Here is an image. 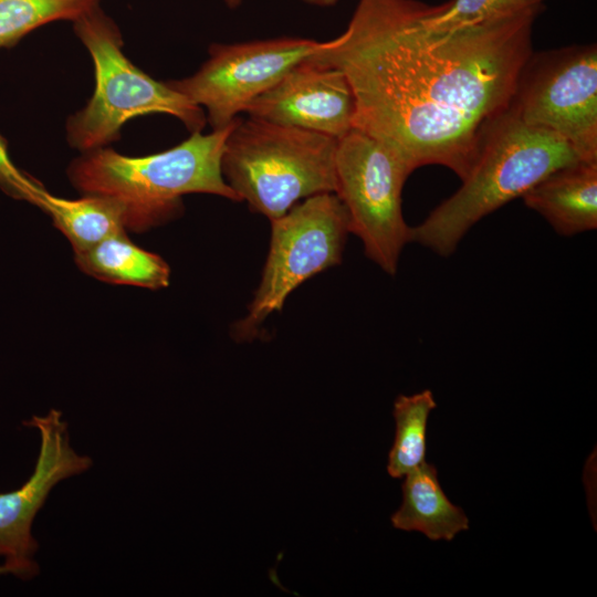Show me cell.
Masks as SVG:
<instances>
[{
  "mask_svg": "<svg viewBox=\"0 0 597 597\" xmlns=\"http://www.w3.org/2000/svg\"><path fill=\"white\" fill-rule=\"evenodd\" d=\"M429 10L416 0H360L347 29L307 60L344 73L353 127L411 172L440 165L463 179L482 133L510 107L540 10L453 29L431 25Z\"/></svg>",
  "mask_w": 597,
  "mask_h": 597,
  "instance_id": "obj_1",
  "label": "cell"
},
{
  "mask_svg": "<svg viewBox=\"0 0 597 597\" xmlns=\"http://www.w3.org/2000/svg\"><path fill=\"white\" fill-rule=\"evenodd\" d=\"M238 118L209 134L190 133L180 144L151 155L126 156L109 146L81 153L67 167L69 180L81 195L118 201L125 209L127 230L133 232L179 217L182 196L188 193L240 202L221 171L226 139Z\"/></svg>",
  "mask_w": 597,
  "mask_h": 597,
  "instance_id": "obj_2",
  "label": "cell"
},
{
  "mask_svg": "<svg viewBox=\"0 0 597 597\" xmlns=\"http://www.w3.org/2000/svg\"><path fill=\"white\" fill-rule=\"evenodd\" d=\"M578 160L565 139L525 124L510 106L482 133L460 188L410 227V242L449 256L481 219L522 198L554 170Z\"/></svg>",
  "mask_w": 597,
  "mask_h": 597,
  "instance_id": "obj_3",
  "label": "cell"
},
{
  "mask_svg": "<svg viewBox=\"0 0 597 597\" xmlns=\"http://www.w3.org/2000/svg\"><path fill=\"white\" fill-rule=\"evenodd\" d=\"M337 140L248 116L229 133L221 171L240 201L273 220L301 200L335 191Z\"/></svg>",
  "mask_w": 597,
  "mask_h": 597,
  "instance_id": "obj_4",
  "label": "cell"
},
{
  "mask_svg": "<svg viewBox=\"0 0 597 597\" xmlns=\"http://www.w3.org/2000/svg\"><path fill=\"white\" fill-rule=\"evenodd\" d=\"M73 29L94 63L95 88L85 106L66 121L72 148L85 153L107 147L121 138L126 122L148 114L174 116L190 133L203 129L205 111L130 62L118 27L100 6L75 20Z\"/></svg>",
  "mask_w": 597,
  "mask_h": 597,
  "instance_id": "obj_5",
  "label": "cell"
},
{
  "mask_svg": "<svg viewBox=\"0 0 597 597\" xmlns=\"http://www.w3.org/2000/svg\"><path fill=\"white\" fill-rule=\"evenodd\" d=\"M271 238L262 276L248 312L232 327L239 342L251 341L287 296L310 277L342 262L348 216L334 192L311 196L270 220Z\"/></svg>",
  "mask_w": 597,
  "mask_h": 597,
  "instance_id": "obj_6",
  "label": "cell"
},
{
  "mask_svg": "<svg viewBox=\"0 0 597 597\" xmlns=\"http://www.w3.org/2000/svg\"><path fill=\"white\" fill-rule=\"evenodd\" d=\"M411 171L377 138L352 128L337 140L335 191L344 205L349 232L363 243L366 256L389 275L410 242L401 209V192Z\"/></svg>",
  "mask_w": 597,
  "mask_h": 597,
  "instance_id": "obj_7",
  "label": "cell"
},
{
  "mask_svg": "<svg viewBox=\"0 0 597 597\" xmlns=\"http://www.w3.org/2000/svg\"><path fill=\"white\" fill-rule=\"evenodd\" d=\"M510 106L525 124L565 139L582 160H597L596 45L532 53Z\"/></svg>",
  "mask_w": 597,
  "mask_h": 597,
  "instance_id": "obj_8",
  "label": "cell"
},
{
  "mask_svg": "<svg viewBox=\"0 0 597 597\" xmlns=\"http://www.w3.org/2000/svg\"><path fill=\"white\" fill-rule=\"evenodd\" d=\"M327 41L282 36L213 43L192 75L167 83L200 106L212 129L228 126L249 104Z\"/></svg>",
  "mask_w": 597,
  "mask_h": 597,
  "instance_id": "obj_9",
  "label": "cell"
},
{
  "mask_svg": "<svg viewBox=\"0 0 597 597\" xmlns=\"http://www.w3.org/2000/svg\"><path fill=\"white\" fill-rule=\"evenodd\" d=\"M23 426L38 430L40 451L33 473L17 490L0 493V556L15 564H31L39 549L32 524L53 488L86 472L93 459L77 453L70 443L69 426L61 410L32 416Z\"/></svg>",
  "mask_w": 597,
  "mask_h": 597,
  "instance_id": "obj_10",
  "label": "cell"
},
{
  "mask_svg": "<svg viewBox=\"0 0 597 597\" xmlns=\"http://www.w3.org/2000/svg\"><path fill=\"white\" fill-rule=\"evenodd\" d=\"M244 113L339 139L353 128L355 98L342 71L305 59L252 101Z\"/></svg>",
  "mask_w": 597,
  "mask_h": 597,
  "instance_id": "obj_11",
  "label": "cell"
},
{
  "mask_svg": "<svg viewBox=\"0 0 597 597\" xmlns=\"http://www.w3.org/2000/svg\"><path fill=\"white\" fill-rule=\"evenodd\" d=\"M524 203L564 237L597 228V160L551 172L523 195Z\"/></svg>",
  "mask_w": 597,
  "mask_h": 597,
  "instance_id": "obj_12",
  "label": "cell"
},
{
  "mask_svg": "<svg viewBox=\"0 0 597 597\" xmlns=\"http://www.w3.org/2000/svg\"><path fill=\"white\" fill-rule=\"evenodd\" d=\"M405 476L402 504L391 516L395 528L418 531L431 541H451L469 528L463 510L444 494L434 465L423 462Z\"/></svg>",
  "mask_w": 597,
  "mask_h": 597,
  "instance_id": "obj_13",
  "label": "cell"
},
{
  "mask_svg": "<svg viewBox=\"0 0 597 597\" xmlns=\"http://www.w3.org/2000/svg\"><path fill=\"white\" fill-rule=\"evenodd\" d=\"M77 268L111 284L161 290L169 285L170 268L158 254L136 245L121 233L83 251L74 252Z\"/></svg>",
  "mask_w": 597,
  "mask_h": 597,
  "instance_id": "obj_14",
  "label": "cell"
},
{
  "mask_svg": "<svg viewBox=\"0 0 597 597\" xmlns=\"http://www.w3.org/2000/svg\"><path fill=\"white\" fill-rule=\"evenodd\" d=\"M34 206L44 211L69 240L73 252L83 251L121 233H127L124 207L113 198L82 195L77 199L56 197L45 189Z\"/></svg>",
  "mask_w": 597,
  "mask_h": 597,
  "instance_id": "obj_15",
  "label": "cell"
},
{
  "mask_svg": "<svg viewBox=\"0 0 597 597\" xmlns=\"http://www.w3.org/2000/svg\"><path fill=\"white\" fill-rule=\"evenodd\" d=\"M436 407L429 389L411 396L399 395L395 400L396 432L387 465L392 478H402L426 462L427 422Z\"/></svg>",
  "mask_w": 597,
  "mask_h": 597,
  "instance_id": "obj_16",
  "label": "cell"
},
{
  "mask_svg": "<svg viewBox=\"0 0 597 597\" xmlns=\"http://www.w3.org/2000/svg\"><path fill=\"white\" fill-rule=\"evenodd\" d=\"M100 0H0V49L14 46L44 24L74 22L98 6Z\"/></svg>",
  "mask_w": 597,
  "mask_h": 597,
  "instance_id": "obj_17",
  "label": "cell"
},
{
  "mask_svg": "<svg viewBox=\"0 0 597 597\" xmlns=\"http://www.w3.org/2000/svg\"><path fill=\"white\" fill-rule=\"evenodd\" d=\"M541 4L542 0H451L430 6L428 20L436 28L453 29L540 10Z\"/></svg>",
  "mask_w": 597,
  "mask_h": 597,
  "instance_id": "obj_18",
  "label": "cell"
},
{
  "mask_svg": "<svg viewBox=\"0 0 597 597\" xmlns=\"http://www.w3.org/2000/svg\"><path fill=\"white\" fill-rule=\"evenodd\" d=\"M0 189L10 197L35 203L44 187L36 179L20 170L10 159L8 144L0 134Z\"/></svg>",
  "mask_w": 597,
  "mask_h": 597,
  "instance_id": "obj_19",
  "label": "cell"
},
{
  "mask_svg": "<svg viewBox=\"0 0 597 597\" xmlns=\"http://www.w3.org/2000/svg\"><path fill=\"white\" fill-rule=\"evenodd\" d=\"M40 573V566L36 562L31 564H15L10 562H4L0 565V576L11 574L23 580L32 579L38 576Z\"/></svg>",
  "mask_w": 597,
  "mask_h": 597,
  "instance_id": "obj_20",
  "label": "cell"
},
{
  "mask_svg": "<svg viewBox=\"0 0 597 597\" xmlns=\"http://www.w3.org/2000/svg\"><path fill=\"white\" fill-rule=\"evenodd\" d=\"M310 4L320 6V7H329L337 2V0H303Z\"/></svg>",
  "mask_w": 597,
  "mask_h": 597,
  "instance_id": "obj_21",
  "label": "cell"
},
{
  "mask_svg": "<svg viewBox=\"0 0 597 597\" xmlns=\"http://www.w3.org/2000/svg\"><path fill=\"white\" fill-rule=\"evenodd\" d=\"M223 1L227 4V7L231 9L238 8L243 2V0H223Z\"/></svg>",
  "mask_w": 597,
  "mask_h": 597,
  "instance_id": "obj_22",
  "label": "cell"
}]
</instances>
